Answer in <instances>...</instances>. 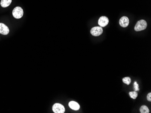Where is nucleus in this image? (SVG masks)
<instances>
[{
    "mask_svg": "<svg viewBox=\"0 0 151 113\" xmlns=\"http://www.w3.org/2000/svg\"><path fill=\"white\" fill-rule=\"evenodd\" d=\"M147 27V23L146 21L145 20L141 19L137 22L135 26L134 29L136 31L138 32L145 30Z\"/></svg>",
    "mask_w": 151,
    "mask_h": 113,
    "instance_id": "f257e3e1",
    "label": "nucleus"
},
{
    "mask_svg": "<svg viewBox=\"0 0 151 113\" xmlns=\"http://www.w3.org/2000/svg\"><path fill=\"white\" fill-rule=\"evenodd\" d=\"M23 10L21 7H15L12 11L13 17L16 19H19L23 16Z\"/></svg>",
    "mask_w": 151,
    "mask_h": 113,
    "instance_id": "f03ea898",
    "label": "nucleus"
},
{
    "mask_svg": "<svg viewBox=\"0 0 151 113\" xmlns=\"http://www.w3.org/2000/svg\"><path fill=\"white\" fill-rule=\"evenodd\" d=\"M53 110L55 113H63L65 111V109L63 105L59 104L56 103L53 106Z\"/></svg>",
    "mask_w": 151,
    "mask_h": 113,
    "instance_id": "7ed1b4c3",
    "label": "nucleus"
},
{
    "mask_svg": "<svg viewBox=\"0 0 151 113\" xmlns=\"http://www.w3.org/2000/svg\"><path fill=\"white\" fill-rule=\"evenodd\" d=\"M103 31V30L102 27L97 26L92 28V29L91 30V33L94 36H99L102 34Z\"/></svg>",
    "mask_w": 151,
    "mask_h": 113,
    "instance_id": "20e7f679",
    "label": "nucleus"
},
{
    "mask_svg": "<svg viewBox=\"0 0 151 113\" xmlns=\"http://www.w3.org/2000/svg\"><path fill=\"white\" fill-rule=\"evenodd\" d=\"M109 19L106 16H101L98 20V24L101 27H104L109 24Z\"/></svg>",
    "mask_w": 151,
    "mask_h": 113,
    "instance_id": "39448f33",
    "label": "nucleus"
},
{
    "mask_svg": "<svg viewBox=\"0 0 151 113\" xmlns=\"http://www.w3.org/2000/svg\"><path fill=\"white\" fill-rule=\"evenodd\" d=\"M129 19L126 16H123L122 17L119 21V25L123 28H126L128 27L129 24Z\"/></svg>",
    "mask_w": 151,
    "mask_h": 113,
    "instance_id": "423d86ee",
    "label": "nucleus"
},
{
    "mask_svg": "<svg viewBox=\"0 0 151 113\" xmlns=\"http://www.w3.org/2000/svg\"><path fill=\"white\" fill-rule=\"evenodd\" d=\"M8 27L3 23H0V33L4 35H7L9 33Z\"/></svg>",
    "mask_w": 151,
    "mask_h": 113,
    "instance_id": "0eeeda50",
    "label": "nucleus"
},
{
    "mask_svg": "<svg viewBox=\"0 0 151 113\" xmlns=\"http://www.w3.org/2000/svg\"><path fill=\"white\" fill-rule=\"evenodd\" d=\"M68 105L71 109H72L73 110H79L80 108V105L78 104V103H77L74 101H70V102L69 103Z\"/></svg>",
    "mask_w": 151,
    "mask_h": 113,
    "instance_id": "6e6552de",
    "label": "nucleus"
},
{
    "mask_svg": "<svg viewBox=\"0 0 151 113\" xmlns=\"http://www.w3.org/2000/svg\"><path fill=\"white\" fill-rule=\"evenodd\" d=\"M11 2L12 0H1V6L3 8H6L9 7L11 4Z\"/></svg>",
    "mask_w": 151,
    "mask_h": 113,
    "instance_id": "1a4fd4ad",
    "label": "nucleus"
},
{
    "mask_svg": "<svg viewBox=\"0 0 151 113\" xmlns=\"http://www.w3.org/2000/svg\"><path fill=\"white\" fill-rule=\"evenodd\" d=\"M141 113H149V110L148 108L146 105H143L141 107L140 109Z\"/></svg>",
    "mask_w": 151,
    "mask_h": 113,
    "instance_id": "9d476101",
    "label": "nucleus"
},
{
    "mask_svg": "<svg viewBox=\"0 0 151 113\" xmlns=\"http://www.w3.org/2000/svg\"><path fill=\"white\" fill-rule=\"evenodd\" d=\"M122 80H123V82L124 83H125L128 85H130V83H131V79L130 77H125V78H124Z\"/></svg>",
    "mask_w": 151,
    "mask_h": 113,
    "instance_id": "9b49d317",
    "label": "nucleus"
},
{
    "mask_svg": "<svg viewBox=\"0 0 151 113\" xmlns=\"http://www.w3.org/2000/svg\"><path fill=\"white\" fill-rule=\"evenodd\" d=\"M130 96L131 98H132L133 99H136L137 96H138V94L136 92H131L129 93Z\"/></svg>",
    "mask_w": 151,
    "mask_h": 113,
    "instance_id": "f8f14e48",
    "label": "nucleus"
},
{
    "mask_svg": "<svg viewBox=\"0 0 151 113\" xmlns=\"http://www.w3.org/2000/svg\"><path fill=\"white\" fill-rule=\"evenodd\" d=\"M134 88L135 92L139 91V86L136 82H135L134 83Z\"/></svg>",
    "mask_w": 151,
    "mask_h": 113,
    "instance_id": "ddd939ff",
    "label": "nucleus"
},
{
    "mask_svg": "<svg viewBox=\"0 0 151 113\" xmlns=\"http://www.w3.org/2000/svg\"><path fill=\"white\" fill-rule=\"evenodd\" d=\"M147 100L149 101H151V93L150 92L147 95Z\"/></svg>",
    "mask_w": 151,
    "mask_h": 113,
    "instance_id": "4468645a",
    "label": "nucleus"
}]
</instances>
